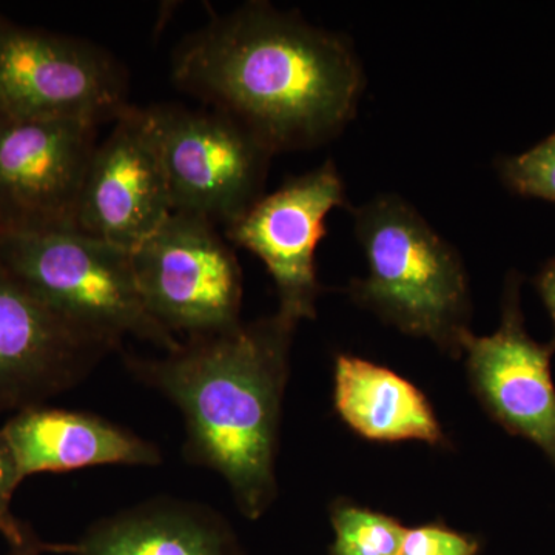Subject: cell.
<instances>
[{
	"instance_id": "9a60e30c",
	"label": "cell",
	"mask_w": 555,
	"mask_h": 555,
	"mask_svg": "<svg viewBox=\"0 0 555 555\" xmlns=\"http://www.w3.org/2000/svg\"><path fill=\"white\" fill-rule=\"evenodd\" d=\"M334 406L345 425L367 441L448 443L425 393L374 361L345 353L335 358Z\"/></svg>"
},
{
	"instance_id": "7402d4cb",
	"label": "cell",
	"mask_w": 555,
	"mask_h": 555,
	"mask_svg": "<svg viewBox=\"0 0 555 555\" xmlns=\"http://www.w3.org/2000/svg\"><path fill=\"white\" fill-rule=\"evenodd\" d=\"M2 21H3L2 17H0V24H2Z\"/></svg>"
},
{
	"instance_id": "e0dca14e",
	"label": "cell",
	"mask_w": 555,
	"mask_h": 555,
	"mask_svg": "<svg viewBox=\"0 0 555 555\" xmlns=\"http://www.w3.org/2000/svg\"><path fill=\"white\" fill-rule=\"evenodd\" d=\"M495 170L514 195L555 204V130L528 152L496 158Z\"/></svg>"
},
{
	"instance_id": "d6986e66",
	"label": "cell",
	"mask_w": 555,
	"mask_h": 555,
	"mask_svg": "<svg viewBox=\"0 0 555 555\" xmlns=\"http://www.w3.org/2000/svg\"><path fill=\"white\" fill-rule=\"evenodd\" d=\"M24 480L16 455H14L5 434L0 429V534L3 535L7 543L16 542L24 531L25 524L17 520L11 513V500Z\"/></svg>"
},
{
	"instance_id": "4fadbf2b",
	"label": "cell",
	"mask_w": 555,
	"mask_h": 555,
	"mask_svg": "<svg viewBox=\"0 0 555 555\" xmlns=\"http://www.w3.org/2000/svg\"><path fill=\"white\" fill-rule=\"evenodd\" d=\"M2 430L24 478L83 467L158 466L163 462L155 444L87 412L40 404L16 412Z\"/></svg>"
},
{
	"instance_id": "2e32d148",
	"label": "cell",
	"mask_w": 555,
	"mask_h": 555,
	"mask_svg": "<svg viewBox=\"0 0 555 555\" xmlns=\"http://www.w3.org/2000/svg\"><path fill=\"white\" fill-rule=\"evenodd\" d=\"M331 524L328 555H400L406 532L397 518L345 499L332 503Z\"/></svg>"
},
{
	"instance_id": "3957f363",
	"label": "cell",
	"mask_w": 555,
	"mask_h": 555,
	"mask_svg": "<svg viewBox=\"0 0 555 555\" xmlns=\"http://www.w3.org/2000/svg\"><path fill=\"white\" fill-rule=\"evenodd\" d=\"M349 208L367 261V275L347 286L349 298L404 335L463 358L473 299L459 250L397 193Z\"/></svg>"
},
{
	"instance_id": "6da1fadb",
	"label": "cell",
	"mask_w": 555,
	"mask_h": 555,
	"mask_svg": "<svg viewBox=\"0 0 555 555\" xmlns=\"http://www.w3.org/2000/svg\"><path fill=\"white\" fill-rule=\"evenodd\" d=\"M171 80L246 127L273 155L337 139L356 119L366 87L346 35L261 0L185 36L171 56Z\"/></svg>"
},
{
	"instance_id": "277c9868",
	"label": "cell",
	"mask_w": 555,
	"mask_h": 555,
	"mask_svg": "<svg viewBox=\"0 0 555 555\" xmlns=\"http://www.w3.org/2000/svg\"><path fill=\"white\" fill-rule=\"evenodd\" d=\"M0 268L47 308L113 350L126 337L166 353L181 346L145 308L126 248L76 229L0 233Z\"/></svg>"
},
{
	"instance_id": "5bb4252c",
	"label": "cell",
	"mask_w": 555,
	"mask_h": 555,
	"mask_svg": "<svg viewBox=\"0 0 555 555\" xmlns=\"http://www.w3.org/2000/svg\"><path fill=\"white\" fill-rule=\"evenodd\" d=\"M72 555H246L219 514L196 503L155 500L104 518L75 545Z\"/></svg>"
},
{
	"instance_id": "ffe728a7",
	"label": "cell",
	"mask_w": 555,
	"mask_h": 555,
	"mask_svg": "<svg viewBox=\"0 0 555 555\" xmlns=\"http://www.w3.org/2000/svg\"><path fill=\"white\" fill-rule=\"evenodd\" d=\"M532 283H534L537 294L542 298L543 305H545L547 313L553 320L555 339V257L547 259Z\"/></svg>"
},
{
	"instance_id": "8fae6325",
	"label": "cell",
	"mask_w": 555,
	"mask_h": 555,
	"mask_svg": "<svg viewBox=\"0 0 555 555\" xmlns=\"http://www.w3.org/2000/svg\"><path fill=\"white\" fill-rule=\"evenodd\" d=\"M173 214L149 108L131 107L96 145L80 190L76 230L133 250Z\"/></svg>"
},
{
	"instance_id": "ba28073f",
	"label": "cell",
	"mask_w": 555,
	"mask_h": 555,
	"mask_svg": "<svg viewBox=\"0 0 555 555\" xmlns=\"http://www.w3.org/2000/svg\"><path fill=\"white\" fill-rule=\"evenodd\" d=\"M346 184L334 159L288 178L224 229L225 240L264 262L275 283L278 312L299 324L317 317L323 286L317 248L326 236L331 211L347 206Z\"/></svg>"
},
{
	"instance_id": "44dd1931",
	"label": "cell",
	"mask_w": 555,
	"mask_h": 555,
	"mask_svg": "<svg viewBox=\"0 0 555 555\" xmlns=\"http://www.w3.org/2000/svg\"><path fill=\"white\" fill-rule=\"evenodd\" d=\"M9 555H42L50 553V543H43L38 539L30 526L25 525L22 535L16 542L9 543Z\"/></svg>"
},
{
	"instance_id": "7c38bea8",
	"label": "cell",
	"mask_w": 555,
	"mask_h": 555,
	"mask_svg": "<svg viewBox=\"0 0 555 555\" xmlns=\"http://www.w3.org/2000/svg\"><path fill=\"white\" fill-rule=\"evenodd\" d=\"M109 352L0 268V414L72 389Z\"/></svg>"
},
{
	"instance_id": "5b68a950",
	"label": "cell",
	"mask_w": 555,
	"mask_h": 555,
	"mask_svg": "<svg viewBox=\"0 0 555 555\" xmlns=\"http://www.w3.org/2000/svg\"><path fill=\"white\" fill-rule=\"evenodd\" d=\"M130 257L145 308L175 337L225 334L243 324L238 258L214 222L173 211Z\"/></svg>"
},
{
	"instance_id": "ac0fdd59",
	"label": "cell",
	"mask_w": 555,
	"mask_h": 555,
	"mask_svg": "<svg viewBox=\"0 0 555 555\" xmlns=\"http://www.w3.org/2000/svg\"><path fill=\"white\" fill-rule=\"evenodd\" d=\"M481 542L476 535L456 531L443 524H426L406 528L400 555H480Z\"/></svg>"
},
{
	"instance_id": "7a4b0ae2",
	"label": "cell",
	"mask_w": 555,
	"mask_h": 555,
	"mask_svg": "<svg viewBox=\"0 0 555 555\" xmlns=\"http://www.w3.org/2000/svg\"><path fill=\"white\" fill-rule=\"evenodd\" d=\"M298 323L276 312L235 331L188 338L163 358L127 357L131 374L181 411L185 460L228 481L248 520L278 494L281 409Z\"/></svg>"
},
{
	"instance_id": "30bf717a",
	"label": "cell",
	"mask_w": 555,
	"mask_h": 555,
	"mask_svg": "<svg viewBox=\"0 0 555 555\" xmlns=\"http://www.w3.org/2000/svg\"><path fill=\"white\" fill-rule=\"evenodd\" d=\"M521 283L524 276L509 270L499 328L486 337L470 332L463 357L470 389L486 414L511 436L535 444L555 466V339L540 343L526 331Z\"/></svg>"
},
{
	"instance_id": "52a82bcc",
	"label": "cell",
	"mask_w": 555,
	"mask_h": 555,
	"mask_svg": "<svg viewBox=\"0 0 555 555\" xmlns=\"http://www.w3.org/2000/svg\"><path fill=\"white\" fill-rule=\"evenodd\" d=\"M169 182L171 207L229 228L266 195L273 153L217 109L147 107Z\"/></svg>"
},
{
	"instance_id": "9c48e42d",
	"label": "cell",
	"mask_w": 555,
	"mask_h": 555,
	"mask_svg": "<svg viewBox=\"0 0 555 555\" xmlns=\"http://www.w3.org/2000/svg\"><path fill=\"white\" fill-rule=\"evenodd\" d=\"M98 127L0 115V233L76 229Z\"/></svg>"
},
{
	"instance_id": "8992f818",
	"label": "cell",
	"mask_w": 555,
	"mask_h": 555,
	"mask_svg": "<svg viewBox=\"0 0 555 555\" xmlns=\"http://www.w3.org/2000/svg\"><path fill=\"white\" fill-rule=\"evenodd\" d=\"M130 107L126 69L101 47L0 24V115L100 127Z\"/></svg>"
}]
</instances>
